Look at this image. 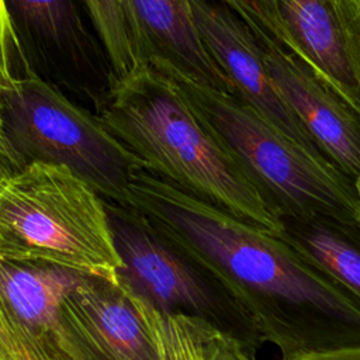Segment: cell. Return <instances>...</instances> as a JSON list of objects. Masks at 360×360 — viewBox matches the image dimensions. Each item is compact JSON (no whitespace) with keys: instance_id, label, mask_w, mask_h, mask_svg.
<instances>
[{"instance_id":"1","label":"cell","mask_w":360,"mask_h":360,"mask_svg":"<svg viewBox=\"0 0 360 360\" xmlns=\"http://www.w3.org/2000/svg\"><path fill=\"white\" fill-rule=\"evenodd\" d=\"M121 207L198 270L280 360L360 346V302L280 235L143 169Z\"/></svg>"},{"instance_id":"2","label":"cell","mask_w":360,"mask_h":360,"mask_svg":"<svg viewBox=\"0 0 360 360\" xmlns=\"http://www.w3.org/2000/svg\"><path fill=\"white\" fill-rule=\"evenodd\" d=\"M98 118L141 167L231 215L281 235L284 224L183 87L146 63L111 79Z\"/></svg>"},{"instance_id":"3","label":"cell","mask_w":360,"mask_h":360,"mask_svg":"<svg viewBox=\"0 0 360 360\" xmlns=\"http://www.w3.org/2000/svg\"><path fill=\"white\" fill-rule=\"evenodd\" d=\"M0 256L118 278L104 198L66 166L30 162L0 177Z\"/></svg>"},{"instance_id":"4","label":"cell","mask_w":360,"mask_h":360,"mask_svg":"<svg viewBox=\"0 0 360 360\" xmlns=\"http://www.w3.org/2000/svg\"><path fill=\"white\" fill-rule=\"evenodd\" d=\"M224 138L283 221H323L360 235L353 180L322 153L269 124L238 97L218 91L165 65Z\"/></svg>"},{"instance_id":"5","label":"cell","mask_w":360,"mask_h":360,"mask_svg":"<svg viewBox=\"0 0 360 360\" xmlns=\"http://www.w3.org/2000/svg\"><path fill=\"white\" fill-rule=\"evenodd\" d=\"M0 115L7 142L25 165L66 166L105 200L124 205L141 165L98 117L77 107L56 87L27 70L0 93Z\"/></svg>"},{"instance_id":"6","label":"cell","mask_w":360,"mask_h":360,"mask_svg":"<svg viewBox=\"0 0 360 360\" xmlns=\"http://www.w3.org/2000/svg\"><path fill=\"white\" fill-rule=\"evenodd\" d=\"M105 207L122 262L120 278L132 292L158 309L207 318L245 346L259 350L262 342L235 308L142 217L110 201H105Z\"/></svg>"},{"instance_id":"7","label":"cell","mask_w":360,"mask_h":360,"mask_svg":"<svg viewBox=\"0 0 360 360\" xmlns=\"http://www.w3.org/2000/svg\"><path fill=\"white\" fill-rule=\"evenodd\" d=\"M59 323L75 360H158L134 294L120 277L82 274L60 304Z\"/></svg>"},{"instance_id":"8","label":"cell","mask_w":360,"mask_h":360,"mask_svg":"<svg viewBox=\"0 0 360 360\" xmlns=\"http://www.w3.org/2000/svg\"><path fill=\"white\" fill-rule=\"evenodd\" d=\"M200 37L226 75L235 97L269 124L321 153L316 143L278 93L255 32L228 7L212 0H190Z\"/></svg>"},{"instance_id":"9","label":"cell","mask_w":360,"mask_h":360,"mask_svg":"<svg viewBox=\"0 0 360 360\" xmlns=\"http://www.w3.org/2000/svg\"><path fill=\"white\" fill-rule=\"evenodd\" d=\"M276 4L295 56L360 115V0Z\"/></svg>"},{"instance_id":"10","label":"cell","mask_w":360,"mask_h":360,"mask_svg":"<svg viewBox=\"0 0 360 360\" xmlns=\"http://www.w3.org/2000/svg\"><path fill=\"white\" fill-rule=\"evenodd\" d=\"M269 73L321 153L354 180L360 170V115L292 52L260 41Z\"/></svg>"},{"instance_id":"11","label":"cell","mask_w":360,"mask_h":360,"mask_svg":"<svg viewBox=\"0 0 360 360\" xmlns=\"http://www.w3.org/2000/svg\"><path fill=\"white\" fill-rule=\"evenodd\" d=\"M148 62L165 65L210 87L235 96L226 75L207 51L190 0H125Z\"/></svg>"},{"instance_id":"12","label":"cell","mask_w":360,"mask_h":360,"mask_svg":"<svg viewBox=\"0 0 360 360\" xmlns=\"http://www.w3.org/2000/svg\"><path fill=\"white\" fill-rule=\"evenodd\" d=\"M80 276L52 264L0 256V319L68 349L59 311Z\"/></svg>"},{"instance_id":"13","label":"cell","mask_w":360,"mask_h":360,"mask_svg":"<svg viewBox=\"0 0 360 360\" xmlns=\"http://www.w3.org/2000/svg\"><path fill=\"white\" fill-rule=\"evenodd\" d=\"M132 294L148 325L158 360H235L245 346L207 318L162 311Z\"/></svg>"},{"instance_id":"14","label":"cell","mask_w":360,"mask_h":360,"mask_svg":"<svg viewBox=\"0 0 360 360\" xmlns=\"http://www.w3.org/2000/svg\"><path fill=\"white\" fill-rule=\"evenodd\" d=\"M280 235L360 302V235L323 221H283Z\"/></svg>"},{"instance_id":"15","label":"cell","mask_w":360,"mask_h":360,"mask_svg":"<svg viewBox=\"0 0 360 360\" xmlns=\"http://www.w3.org/2000/svg\"><path fill=\"white\" fill-rule=\"evenodd\" d=\"M15 27L66 55L86 51V31L73 0H6Z\"/></svg>"},{"instance_id":"16","label":"cell","mask_w":360,"mask_h":360,"mask_svg":"<svg viewBox=\"0 0 360 360\" xmlns=\"http://www.w3.org/2000/svg\"><path fill=\"white\" fill-rule=\"evenodd\" d=\"M104 48L111 79H124L146 65L125 0H82Z\"/></svg>"},{"instance_id":"17","label":"cell","mask_w":360,"mask_h":360,"mask_svg":"<svg viewBox=\"0 0 360 360\" xmlns=\"http://www.w3.org/2000/svg\"><path fill=\"white\" fill-rule=\"evenodd\" d=\"M0 360H75L52 340L31 335L0 319Z\"/></svg>"},{"instance_id":"18","label":"cell","mask_w":360,"mask_h":360,"mask_svg":"<svg viewBox=\"0 0 360 360\" xmlns=\"http://www.w3.org/2000/svg\"><path fill=\"white\" fill-rule=\"evenodd\" d=\"M246 24L260 41H273L295 55L294 44L287 35L277 10L276 0H239Z\"/></svg>"},{"instance_id":"19","label":"cell","mask_w":360,"mask_h":360,"mask_svg":"<svg viewBox=\"0 0 360 360\" xmlns=\"http://www.w3.org/2000/svg\"><path fill=\"white\" fill-rule=\"evenodd\" d=\"M292 360H360V346L332 349L302 354Z\"/></svg>"},{"instance_id":"20","label":"cell","mask_w":360,"mask_h":360,"mask_svg":"<svg viewBox=\"0 0 360 360\" xmlns=\"http://www.w3.org/2000/svg\"><path fill=\"white\" fill-rule=\"evenodd\" d=\"M22 163L18 160V158L14 155L11 150L7 138L4 135L3 129V122H1V115H0V177L4 174L21 167Z\"/></svg>"},{"instance_id":"21","label":"cell","mask_w":360,"mask_h":360,"mask_svg":"<svg viewBox=\"0 0 360 360\" xmlns=\"http://www.w3.org/2000/svg\"><path fill=\"white\" fill-rule=\"evenodd\" d=\"M217 1L221 3V4H224L225 7H228L231 11H233V13L246 24V14H245V11H243V8H242L239 0H217ZM246 25H248V24H246Z\"/></svg>"},{"instance_id":"22","label":"cell","mask_w":360,"mask_h":360,"mask_svg":"<svg viewBox=\"0 0 360 360\" xmlns=\"http://www.w3.org/2000/svg\"><path fill=\"white\" fill-rule=\"evenodd\" d=\"M235 360H259L257 359V350L252 349V347H246L243 346L240 349V352L238 353L236 359Z\"/></svg>"},{"instance_id":"23","label":"cell","mask_w":360,"mask_h":360,"mask_svg":"<svg viewBox=\"0 0 360 360\" xmlns=\"http://www.w3.org/2000/svg\"><path fill=\"white\" fill-rule=\"evenodd\" d=\"M353 184H354V190H356V194H357V198H359V204H360V170H359L357 176L354 177Z\"/></svg>"}]
</instances>
